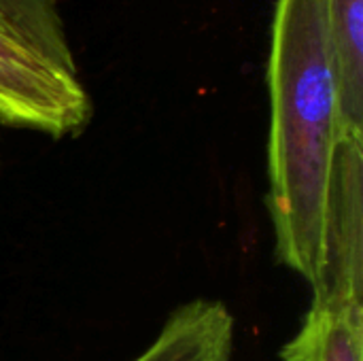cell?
Returning a JSON list of instances; mask_svg holds the SVG:
<instances>
[{
  "instance_id": "3",
  "label": "cell",
  "mask_w": 363,
  "mask_h": 361,
  "mask_svg": "<svg viewBox=\"0 0 363 361\" xmlns=\"http://www.w3.org/2000/svg\"><path fill=\"white\" fill-rule=\"evenodd\" d=\"M130 361H234V317L211 298L177 306L149 347Z\"/></svg>"
},
{
  "instance_id": "6",
  "label": "cell",
  "mask_w": 363,
  "mask_h": 361,
  "mask_svg": "<svg viewBox=\"0 0 363 361\" xmlns=\"http://www.w3.org/2000/svg\"><path fill=\"white\" fill-rule=\"evenodd\" d=\"M0 15L51 60L77 70L57 0H0Z\"/></svg>"
},
{
  "instance_id": "1",
  "label": "cell",
  "mask_w": 363,
  "mask_h": 361,
  "mask_svg": "<svg viewBox=\"0 0 363 361\" xmlns=\"http://www.w3.org/2000/svg\"><path fill=\"white\" fill-rule=\"evenodd\" d=\"M266 206L277 260L315 289L325 264L338 87L325 0H277L268 60Z\"/></svg>"
},
{
  "instance_id": "2",
  "label": "cell",
  "mask_w": 363,
  "mask_h": 361,
  "mask_svg": "<svg viewBox=\"0 0 363 361\" xmlns=\"http://www.w3.org/2000/svg\"><path fill=\"white\" fill-rule=\"evenodd\" d=\"M91 117L79 70L51 60L0 15V123L60 140L79 136Z\"/></svg>"
},
{
  "instance_id": "5",
  "label": "cell",
  "mask_w": 363,
  "mask_h": 361,
  "mask_svg": "<svg viewBox=\"0 0 363 361\" xmlns=\"http://www.w3.org/2000/svg\"><path fill=\"white\" fill-rule=\"evenodd\" d=\"M340 136L363 138V0H325Z\"/></svg>"
},
{
  "instance_id": "4",
  "label": "cell",
  "mask_w": 363,
  "mask_h": 361,
  "mask_svg": "<svg viewBox=\"0 0 363 361\" xmlns=\"http://www.w3.org/2000/svg\"><path fill=\"white\" fill-rule=\"evenodd\" d=\"M279 355L283 361H363V300L313 296L300 330Z\"/></svg>"
}]
</instances>
